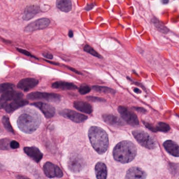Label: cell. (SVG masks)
<instances>
[{
    "label": "cell",
    "instance_id": "603a6c76",
    "mask_svg": "<svg viewBox=\"0 0 179 179\" xmlns=\"http://www.w3.org/2000/svg\"><path fill=\"white\" fill-rule=\"evenodd\" d=\"M56 7L61 11L67 13L72 9V3L71 0H57Z\"/></svg>",
    "mask_w": 179,
    "mask_h": 179
},
{
    "label": "cell",
    "instance_id": "d6a6232c",
    "mask_svg": "<svg viewBox=\"0 0 179 179\" xmlns=\"http://www.w3.org/2000/svg\"><path fill=\"white\" fill-rule=\"evenodd\" d=\"M10 147L13 149L18 148L20 147V144L15 140L11 141L10 142Z\"/></svg>",
    "mask_w": 179,
    "mask_h": 179
},
{
    "label": "cell",
    "instance_id": "8fae6325",
    "mask_svg": "<svg viewBox=\"0 0 179 179\" xmlns=\"http://www.w3.org/2000/svg\"><path fill=\"white\" fill-rule=\"evenodd\" d=\"M32 105L40 109L47 118H51L55 115V108L50 105V104H46L42 102H37L33 103Z\"/></svg>",
    "mask_w": 179,
    "mask_h": 179
},
{
    "label": "cell",
    "instance_id": "44dd1931",
    "mask_svg": "<svg viewBox=\"0 0 179 179\" xmlns=\"http://www.w3.org/2000/svg\"><path fill=\"white\" fill-rule=\"evenodd\" d=\"M39 12V7L36 5L29 6L25 9L23 18L24 20L29 21L34 18Z\"/></svg>",
    "mask_w": 179,
    "mask_h": 179
},
{
    "label": "cell",
    "instance_id": "836d02e7",
    "mask_svg": "<svg viewBox=\"0 0 179 179\" xmlns=\"http://www.w3.org/2000/svg\"><path fill=\"white\" fill-rule=\"evenodd\" d=\"M16 49L18 50V52H20L21 53L24 54L25 55L29 56V57H34L32 55V54H31L28 51H26V50H24V49H18V48H17Z\"/></svg>",
    "mask_w": 179,
    "mask_h": 179
},
{
    "label": "cell",
    "instance_id": "83f0119b",
    "mask_svg": "<svg viewBox=\"0 0 179 179\" xmlns=\"http://www.w3.org/2000/svg\"><path fill=\"white\" fill-rule=\"evenodd\" d=\"M2 123L5 128L6 129L7 131H8L10 133H14L13 129L11 126V123L10 122V119L7 116H4L2 118Z\"/></svg>",
    "mask_w": 179,
    "mask_h": 179
},
{
    "label": "cell",
    "instance_id": "d6986e66",
    "mask_svg": "<svg viewBox=\"0 0 179 179\" xmlns=\"http://www.w3.org/2000/svg\"><path fill=\"white\" fill-rule=\"evenodd\" d=\"M74 108L78 110L87 114H90L93 111V108L90 104L83 101H76L73 103Z\"/></svg>",
    "mask_w": 179,
    "mask_h": 179
},
{
    "label": "cell",
    "instance_id": "4316f807",
    "mask_svg": "<svg viewBox=\"0 0 179 179\" xmlns=\"http://www.w3.org/2000/svg\"><path fill=\"white\" fill-rule=\"evenodd\" d=\"M83 49L87 53L90 54L98 58H102L100 54H99L98 52H96V51H95L92 47L90 46L89 45H85L83 48Z\"/></svg>",
    "mask_w": 179,
    "mask_h": 179
},
{
    "label": "cell",
    "instance_id": "52a82bcc",
    "mask_svg": "<svg viewBox=\"0 0 179 179\" xmlns=\"http://www.w3.org/2000/svg\"><path fill=\"white\" fill-rule=\"evenodd\" d=\"M68 166L69 169L72 172H79L84 168L85 162L81 155L74 153L69 158Z\"/></svg>",
    "mask_w": 179,
    "mask_h": 179
},
{
    "label": "cell",
    "instance_id": "d4e9b609",
    "mask_svg": "<svg viewBox=\"0 0 179 179\" xmlns=\"http://www.w3.org/2000/svg\"><path fill=\"white\" fill-rule=\"evenodd\" d=\"M170 127L168 124H166L163 122H160L156 127V130L157 132L160 131V132L167 133L170 130Z\"/></svg>",
    "mask_w": 179,
    "mask_h": 179
},
{
    "label": "cell",
    "instance_id": "ffe728a7",
    "mask_svg": "<svg viewBox=\"0 0 179 179\" xmlns=\"http://www.w3.org/2000/svg\"><path fill=\"white\" fill-rule=\"evenodd\" d=\"M95 172L97 179H106L107 175V167L104 163L99 162L95 167Z\"/></svg>",
    "mask_w": 179,
    "mask_h": 179
},
{
    "label": "cell",
    "instance_id": "f546056e",
    "mask_svg": "<svg viewBox=\"0 0 179 179\" xmlns=\"http://www.w3.org/2000/svg\"><path fill=\"white\" fill-rule=\"evenodd\" d=\"M9 139H2L0 140V149L2 150H8L10 142Z\"/></svg>",
    "mask_w": 179,
    "mask_h": 179
},
{
    "label": "cell",
    "instance_id": "b9f144b4",
    "mask_svg": "<svg viewBox=\"0 0 179 179\" xmlns=\"http://www.w3.org/2000/svg\"><path fill=\"white\" fill-rule=\"evenodd\" d=\"M134 91L136 93H141V91H140L139 89L137 88H134Z\"/></svg>",
    "mask_w": 179,
    "mask_h": 179
},
{
    "label": "cell",
    "instance_id": "7c38bea8",
    "mask_svg": "<svg viewBox=\"0 0 179 179\" xmlns=\"http://www.w3.org/2000/svg\"><path fill=\"white\" fill-rule=\"evenodd\" d=\"M38 84V80L33 78H27L21 80L18 83V87L22 91H29L35 86H36Z\"/></svg>",
    "mask_w": 179,
    "mask_h": 179
},
{
    "label": "cell",
    "instance_id": "e0dca14e",
    "mask_svg": "<svg viewBox=\"0 0 179 179\" xmlns=\"http://www.w3.org/2000/svg\"><path fill=\"white\" fill-rule=\"evenodd\" d=\"M29 104V102L27 100L20 99L15 100L10 104H7L5 108V111L7 113H11L14 111L19 108L21 107H23Z\"/></svg>",
    "mask_w": 179,
    "mask_h": 179
},
{
    "label": "cell",
    "instance_id": "f35d334b",
    "mask_svg": "<svg viewBox=\"0 0 179 179\" xmlns=\"http://www.w3.org/2000/svg\"><path fill=\"white\" fill-rule=\"evenodd\" d=\"M67 67L68 68V69H69L70 71H72L73 72H74V73H76V74H81V73L80 72H79V71H77L76 69H73V68H71V67Z\"/></svg>",
    "mask_w": 179,
    "mask_h": 179
},
{
    "label": "cell",
    "instance_id": "30bf717a",
    "mask_svg": "<svg viewBox=\"0 0 179 179\" xmlns=\"http://www.w3.org/2000/svg\"><path fill=\"white\" fill-rule=\"evenodd\" d=\"M50 20L47 18H42L29 24L25 29V33H31L33 31L42 29L50 24Z\"/></svg>",
    "mask_w": 179,
    "mask_h": 179
},
{
    "label": "cell",
    "instance_id": "74e56055",
    "mask_svg": "<svg viewBox=\"0 0 179 179\" xmlns=\"http://www.w3.org/2000/svg\"><path fill=\"white\" fill-rule=\"evenodd\" d=\"M134 109H135L136 110H137L138 112H140V113H146V110L144 108H141V107H134Z\"/></svg>",
    "mask_w": 179,
    "mask_h": 179
},
{
    "label": "cell",
    "instance_id": "e575fe53",
    "mask_svg": "<svg viewBox=\"0 0 179 179\" xmlns=\"http://www.w3.org/2000/svg\"><path fill=\"white\" fill-rule=\"evenodd\" d=\"M87 98L89 100L92 101V102H105V100L101 98L95 97H87Z\"/></svg>",
    "mask_w": 179,
    "mask_h": 179
},
{
    "label": "cell",
    "instance_id": "7a4b0ae2",
    "mask_svg": "<svg viewBox=\"0 0 179 179\" xmlns=\"http://www.w3.org/2000/svg\"><path fill=\"white\" fill-rule=\"evenodd\" d=\"M114 159L122 164L133 161L137 154L135 145L129 141H123L118 143L113 151Z\"/></svg>",
    "mask_w": 179,
    "mask_h": 179
},
{
    "label": "cell",
    "instance_id": "8992f818",
    "mask_svg": "<svg viewBox=\"0 0 179 179\" xmlns=\"http://www.w3.org/2000/svg\"><path fill=\"white\" fill-rule=\"evenodd\" d=\"M118 111L125 122L133 126L139 125V122L137 115L124 106L118 107Z\"/></svg>",
    "mask_w": 179,
    "mask_h": 179
},
{
    "label": "cell",
    "instance_id": "ba28073f",
    "mask_svg": "<svg viewBox=\"0 0 179 179\" xmlns=\"http://www.w3.org/2000/svg\"><path fill=\"white\" fill-rule=\"evenodd\" d=\"M59 114L76 123H81L87 119V116L70 109H63L59 112Z\"/></svg>",
    "mask_w": 179,
    "mask_h": 179
},
{
    "label": "cell",
    "instance_id": "cb8c5ba5",
    "mask_svg": "<svg viewBox=\"0 0 179 179\" xmlns=\"http://www.w3.org/2000/svg\"><path fill=\"white\" fill-rule=\"evenodd\" d=\"M153 23L156 27L157 28L158 31H160L162 33L167 34L169 32V29L165 27L162 23L160 22V21L158 20L157 18H153Z\"/></svg>",
    "mask_w": 179,
    "mask_h": 179
},
{
    "label": "cell",
    "instance_id": "ee69618b",
    "mask_svg": "<svg viewBox=\"0 0 179 179\" xmlns=\"http://www.w3.org/2000/svg\"></svg>",
    "mask_w": 179,
    "mask_h": 179
},
{
    "label": "cell",
    "instance_id": "6da1fadb",
    "mask_svg": "<svg viewBox=\"0 0 179 179\" xmlns=\"http://www.w3.org/2000/svg\"><path fill=\"white\" fill-rule=\"evenodd\" d=\"M90 141L94 150L102 155L107 151L109 140L107 133L100 127L92 126L89 130Z\"/></svg>",
    "mask_w": 179,
    "mask_h": 179
},
{
    "label": "cell",
    "instance_id": "7402d4cb",
    "mask_svg": "<svg viewBox=\"0 0 179 179\" xmlns=\"http://www.w3.org/2000/svg\"><path fill=\"white\" fill-rule=\"evenodd\" d=\"M54 88L60 89L62 90H74L78 88L76 85L66 82H56L52 84Z\"/></svg>",
    "mask_w": 179,
    "mask_h": 179
},
{
    "label": "cell",
    "instance_id": "5bb4252c",
    "mask_svg": "<svg viewBox=\"0 0 179 179\" xmlns=\"http://www.w3.org/2000/svg\"><path fill=\"white\" fill-rule=\"evenodd\" d=\"M24 151L28 156L37 163H38L43 157V155L40 151L35 147H25L24 148Z\"/></svg>",
    "mask_w": 179,
    "mask_h": 179
},
{
    "label": "cell",
    "instance_id": "60d3db41",
    "mask_svg": "<svg viewBox=\"0 0 179 179\" xmlns=\"http://www.w3.org/2000/svg\"><path fill=\"white\" fill-rule=\"evenodd\" d=\"M169 2V0H161L162 3H163L164 4H168Z\"/></svg>",
    "mask_w": 179,
    "mask_h": 179
},
{
    "label": "cell",
    "instance_id": "1f68e13d",
    "mask_svg": "<svg viewBox=\"0 0 179 179\" xmlns=\"http://www.w3.org/2000/svg\"><path fill=\"white\" fill-rule=\"evenodd\" d=\"M143 123L145 124V126L147 128H148L150 130L154 132V133H156V127H155L154 126H153V124H149L148 122H143Z\"/></svg>",
    "mask_w": 179,
    "mask_h": 179
},
{
    "label": "cell",
    "instance_id": "4dcf8cb0",
    "mask_svg": "<svg viewBox=\"0 0 179 179\" xmlns=\"http://www.w3.org/2000/svg\"><path fill=\"white\" fill-rule=\"evenodd\" d=\"M91 87L86 84H83L81 85L79 89V92L81 95H85L90 92Z\"/></svg>",
    "mask_w": 179,
    "mask_h": 179
},
{
    "label": "cell",
    "instance_id": "277c9868",
    "mask_svg": "<svg viewBox=\"0 0 179 179\" xmlns=\"http://www.w3.org/2000/svg\"><path fill=\"white\" fill-rule=\"evenodd\" d=\"M132 133L137 141L145 148L153 149L156 147L157 144L155 139L144 131L135 130L132 132Z\"/></svg>",
    "mask_w": 179,
    "mask_h": 179
},
{
    "label": "cell",
    "instance_id": "4fadbf2b",
    "mask_svg": "<svg viewBox=\"0 0 179 179\" xmlns=\"http://www.w3.org/2000/svg\"><path fill=\"white\" fill-rule=\"evenodd\" d=\"M146 173L138 167L130 168L127 171L125 178L128 179H142L146 178Z\"/></svg>",
    "mask_w": 179,
    "mask_h": 179
},
{
    "label": "cell",
    "instance_id": "7bdbcfd3",
    "mask_svg": "<svg viewBox=\"0 0 179 179\" xmlns=\"http://www.w3.org/2000/svg\"><path fill=\"white\" fill-rule=\"evenodd\" d=\"M46 62H48V63H49L50 64H51L56 65H58V64H57V63H54V62H51L50 61H48V60H45Z\"/></svg>",
    "mask_w": 179,
    "mask_h": 179
},
{
    "label": "cell",
    "instance_id": "9a60e30c",
    "mask_svg": "<svg viewBox=\"0 0 179 179\" xmlns=\"http://www.w3.org/2000/svg\"><path fill=\"white\" fill-rule=\"evenodd\" d=\"M163 146L168 152L174 157H179V146L172 140H167L164 142Z\"/></svg>",
    "mask_w": 179,
    "mask_h": 179
},
{
    "label": "cell",
    "instance_id": "8d00e7d4",
    "mask_svg": "<svg viewBox=\"0 0 179 179\" xmlns=\"http://www.w3.org/2000/svg\"><path fill=\"white\" fill-rule=\"evenodd\" d=\"M43 56H44V57H45L46 58H48V59H49V60H52L53 58V55L51 54L50 53H48V52L44 53L43 54Z\"/></svg>",
    "mask_w": 179,
    "mask_h": 179
},
{
    "label": "cell",
    "instance_id": "3957f363",
    "mask_svg": "<svg viewBox=\"0 0 179 179\" xmlns=\"http://www.w3.org/2000/svg\"><path fill=\"white\" fill-rule=\"evenodd\" d=\"M18 127L22 132L32 133L37 130L41 123V117L35 111L24 113L18 118Z\"/></svg>",
    "mask_w": 179,
    "mask_h": 179
},
{
    "label": "cell",
    "instance_id": "2e32d148",
    "mask_svg": "<svg viewBox=\"0 0 179 179\" xmlns=\"http://www.w3.org/2000/svg\"><path fill=\"white\" fill-rule=\"evenodd\" d=\"M102 117L104 121L111 126L119 127L124 126L125 124L124 122L120 118L113 115L104 114L103 115Z\"/></svg>",
    "mask_w": 179,
    "mask_h": 179
},
{
    "label": "cell",
    "instance_id": "5b68a950",
    "mask_svg": "<svg viewBox=\"0 0 179 179\" xmlns=\"http://www.w3.org/2000/svg\"><path fill=\"white\" fill-rule=\"evenodd\" d=\"M27 98L31 100H45L48 102H58L61 100V96L54 93L34 92L28 94Z\"/></svg>",
    "mask_w": 179,
    "mask_h": 179
},
{
    "label": "cell",
    "instance_id": "484cf974",
    "mask_svg": "<svg viewBox=\"0 0 179 179\" xmlns=\"http://www.w3.org/2000/svg\"><path fill=\"white\" fill-rule=\"evenodd\" d=\"M92 88L96 91L101 92V93H111V94H114L115 91L113 89L110 88L109 87L105 86H94L92 87Z\"/></svg>",
    "mask_w": 179,
    "mask_h": 179
},
{
    "label": "cell",
    "instance_id": "9c48e42d",
    "mask_svg": "<svg viewBox=\"0 0 179 179\" xmlns=\"http://www.w3.org/2000/svg\"><path fill=\"white\" fill-rule=\"evenodd\" d=\"M43 169L45 174L49 178H60L63 177V172L59 166L50 162H46Z\"/></svg>",
    "mask_w": 179,
    "mask_h": 179
},
{
    "label": "cell",
    "instance_id": "f1b7e54d",
    "mask_svg": "<svg viewBox=\"0 0 179 179\" xmlns=\"http://www.w3.org/2000/svg\"><path fill=\"white\" fill-rule=\"evenodd\" d=\"M14 87L13 84L11 83H3L0 84V93H4L7 91H10Z\"/></svg>",
    "mask_w": 179,
    "mask_h": 179
},
{
    "label": "cell",
    "instance_id": "d590c367",
    "mask_svg": "<svg viewBox=\"0 0 179 179\" xmlns=\"http://www.w3.org/2000/svg\"><path fill=\"white\" fill-rule=\"evenodd\" d=\"M7 102L2 98H0V109L5 108L7 106Z\"/></svg>",
    "mask_w": 179,
    "mask_h": 179
},
{
    "label": "cell",
    "instance_id": "ac0fdd59",
    "mask_svg": "<svg viewBox=\"0 0 179 179\" xmlns=\"http://www.w3.org/2000/svg\"><path fill=\"white\" fill-rule=\"evenodd\" d=\"M23 95V94L20 91H17L11 89L3 93L1 97L3 99L8 102L11 100L22 99Z\"/></svg>",
    "mask_w": 179,
    "mask_h": 179
},
{
    "label": "cell",
    "instance_id": "ab89813d",
    "mask_svg": "<svg viewBox=\"0 0 179 179\" xmlns=\"http://www.w3.org/2000/svg\"><path fill=\"white\" fill-rule=\"evenodd\" d=\"M68 35L70 37V38H72L73 36V32L72 31H69V33H68Z\"/></svg>",
    "mask_w": 179,
    "mask_h": 179
}]
</instances>
